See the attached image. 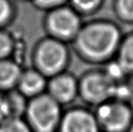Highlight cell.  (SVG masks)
I'll list each match as a JSON object with an SVG mask.
<instances>
[{
    "instance_id": "cell-8",
    "label": "cell",
    "mask_w": 133,
    "mask_h": 132,
    "mask_svg": "<svg viewBox=\"0 0 133 132\" xmlns=\"http://www.w3.org/2000/svg\"><path fill=\"white\" fill-rule=\"evenodd\" d=\"M46 93L63 106H72L79 98V78L66 71L48 79Z\"/></svg>"
},
{
    "instance_id": "cell-6",
    "label": "cell",
    "mask_w": 133,
    "mask_h": 132,
    "mask_svg": "<svg viewBox=\"0 0 133 132\" xmlns=\"http://www.w3.org/2000/svg\"><path fill=\"white\" fill-rule=\"evenodd\" d=\"M47 27L50 37L68 44L74 40L82 27V23L78 15L72 10L61 8L50 15Z\"/></svg>"
},
{
    "instance_id": "cell-16",
    "label": "cell",
    "mask_w": 133,
    "mask_h": 132,
    "mask_svg": "<svg viewBox=\"0 0 133 132\" xmlns=\"http://www.w3.org/2000/svg\"><path fill=\"white\" fill-rule=\"evenodd\" d=\"M74 5L80 9L88 11L95 7L98 4L99 0H72Z\"/></svg>"
},
{
    "instance_id": "cell-14",
    "label": "cell",
    "mask_w": 133,
    "mask_h": 132,
    "mask_svg": "<svg viewBox=\"0 0 133 132\" xmlns=\"http://www.w3.org/2000/svg\"><path fill=\"white\" fill-rule=\"evenodd\" d=\"M10 118H12V115L6 92H0V124Z\"/></svg>"
},
{
    "instance_id": "cell-12",
    "label": "cell",
    "mask_w": 133,
    "mask_h": 132,
    "mask_svg": "<svg viewBox=\"0 0 133 132\" xmlns=\"http://www.w3.org/2000/svg\"><path fill=\"white\" fill-rule=\"evenodd\" d=\"M0 132H33L24 118H10L0 124Z\"/></svg>"
},
{
    "instance_id": "cell-9",
    "label": "cell",
    "mask_w": 133,
    "mask_h": 132,
    "mask_svg": "<svg viewBox=\"0 0 133 132\" xmlns=\"http://www.w3.org/2000/svg\"><path fill=\"white\" fill-rule=\"evenodd\" d=\"M48 79L33 67H25L18 80L16 90L26 100L46 92Z\"/></svg>"
},
{
    "instance_id": "cell-7",
    "label": "cell",
    "mask_w": 133,
    "mask_h": 132,
    "mask_svg": "<svg viewBox=\"0 0 133 132\" xmlns=\"http://www.w3.org/2000/svg\"><path fill=\"white\" fill-rule=\"evenodd\" d=\"M57 132H101L93 109L88 106H69L63 110Z\"/></svg>"
},
{
    "instance_id": "cell-11",
    "label": "cell",
    "mask_w": 133,
    "mask_h": 132,
    "mask_svg": "<svg viewBox=\"0 0 133 132\" xmlns=\"http://www.w3.org/2000/svg\"><path fill=\"white\" fill-rule=\"evenodd\" d=\"M114 60L128 77H133V32L122 36Z\"/></svg>"
},
{
    "instance_id": "cell-10",
    "label": "cell",
    "mask_w": 133,
    "mask_h": 132,
    "mask_svg": "<svg viewBox=\"0 0 133 132\" xmlns=\"http://www.w3.org/2000/svg\"><path fill=\"white\" fill-rule=\"evenodd\" d=\"M23 66L14 58L0 60V92L16 90Z\"/></svg>"
},
{
    "instance_id": "cell-5",
    "label": "cell",
    "mask_w": 133,
    "mask_h": 132,
    "mask_svg": "<svg viewBox=\"0 0 133 132\" xmlns=\"http://www.w3.org/2000/svg\"><path fill=\"white\" fill-rule=\"evenodd\" d=\"M93 112L101 132H128L133 123V105L123 100H107Z\"/></svg>"
},
{
    "instance_id": "cell-15",
    "label": "cell",
    "mask_w": 133,
    "mask_h": 132,
    "mask_svg": "<svg viewBox=\"0 0 133 132\" xmlns=\"http://www.w3.org/2000/svg\"><path fill=\"white\" fill-rule=\"evenodd\" d=\"M119 13L125 20L133 21V0H119Z\"/></svg>"
},
{
    "instance_id": "cell-2",
    "label": "cell",
    "mask_w": 133,
    "mask_h": 132,
    "mask_svg": "<svg viewBox=\"0 0 133 132\" xmlns=\"http://www.w3.org/2000/svg\"><path fill=\"white\" fill-rule=\"evenodd\" d=\"M71 62L72 53L68 44L52 37L39 42L31 55V66L47 79L68 71Z\"/></svg>"
},
{
    "instance_id": "cell-17",
    "label": "cell",
    "mask_w": 133,
    "mask_h": 132,
    "mask_svg": "<svg viewBox=\"0 0 133 132\" xmlns=\"http://www.w3.org/2000/svg\"><path fill=\"white\" fill-rule=\"evenodd\" d=\"M10 8L5 0H0V23H3L8 18Z\"/></svg>"
},
{
    "instance_id": "cell-19",
    "label": "cell",
    "mask_w": 133,
    "mask_h": 132,
    "mask_svg": "<svg viewBox=\"0 0 133 132\" xmlns=\"http://www.w3.org/2000/svg\"><path fill=\"white\" fill-rule=\"evenodd\" d=\"M128 132H133V123H132V125L130 126V129L128 130Z\"/></svg>"
},
{
    "instance_id": "cell-18",
    "label": "cell",
    "mask_w": 133,
    "mask_h": 132,
    "mask_svg": "<svg viewBox=\"0 0 133 132\" xmlns=\"http://www.w3.org/2000/svg\"><path fill=\"white\" fill-rule=\"evenodd\" d=\"M61 1L63 0H38V2L44 5H53V4H57Z\"/></svg>"
},
{
    "instance_id": "cell-1",
    "label": "cell",
    "mask_w": 133,
    "mask_h": 132,
    "mask_svg": "<svg viewBox=\"0 0 133 132\" xmlns=\"http://www.w3.org/2000/svg\"><path fill=\"white\" fill-rule=\"evenodd\" d=\"M123 35L113 23L91 22L82 25L72 41V49L81 61L94 66H104L115 59Z\"/></svg>"
},
{
    "instance_id": "cell-13",
    "label": "cell",
    "mask_w": 133,
    "mask_h": 132,
    "mask_svg": "<svg viewBox=\"0 0 133 132\" xmlns=\"http://www.w3.org/2000/svg\"><path fill=\"white\" fill-rule=\"evenodd\" d=\"M14 44L8 34L0 32V60L12 58Z\"/></svg>"
},
{
    "instance_id": "cell-3",
    "label": "cell",
    "mask_w": 133,
    "mask_h": 132,
    "mask_svg": "<svg viewBox=\"0 0 133 132\" xmlns=\"http://www.w3.org/2000/svg\"><path fill=\"white\" fill-rule=\"evenodd\" d=\"M63 110L45 92L27 100L23 118L33 132H57Z\"/></svg>"
},
{
    "instance_id": "cell-4",
    "label": "cell",
    "mask_w": 133,
    "mask_h": 132,
    "mask_svg": "<svg viewBox=\"0 0 133 132\" xmlns=\"http://www.w3.org/2000/svg\"><path fill=\"white\" fill-rule=\"evenodd\" d=\"M79 78V98L87 106L97 107L113 99L117 83L108 75L103 67L89 69Z\"/></svg>"
}]
</instances>
